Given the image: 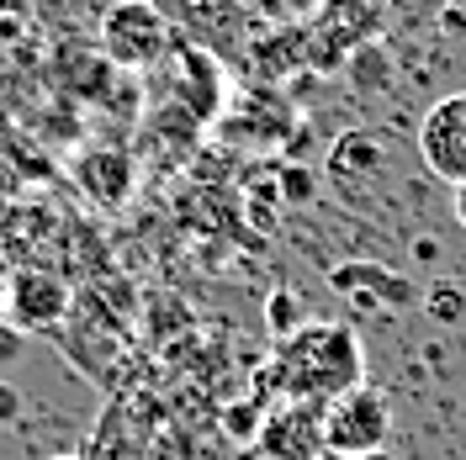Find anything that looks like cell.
<instances>
[{
    "mask_svg": "<svg viewBox=\"0 0 466 460\" xmlns=\"http://www.w3.org/2000/svg\"><path fill=\"white\" fill-rule=\"evenodd\" d=\"M101 48L122 69H148L170 48V22L159 0H112L101 11Z\"/></svg>",
    "mask_w": 466,
    "mask_h": 460,
    "instance_id": "obj_3",
    "label": "cell"
},
{
    "mask_svg": "<svg viewBox=\"0 0 466 460\" xmlns=\"http://www.w3.org/2000/svg\"><path fill=\"white\" fill-rule=\"evenodd\" d=\"M0 291H5V281H0Z\"/></svg>",
    "mask_w": 466,
    "mask_h": 460,
    "instance_id": "obj_18",
    "label": "cell"
},
{
    "mask_svg": "<svg viewBox=\"0 0 466 460\" xmlns=\"http://www.w3.org/2000/svg\"><path fill=\"white\" fill-rule=\"evenodd\" d=\"M0 302H5V317L22 334H48V328H58L69 317V286L58 275H48V270H16V275H5Z\"/></svg>",
    "mask_w": 466,
    "mask_h": 460,
    "instance_id": "obj_5",
    "label": "cell"
},
{
    "mask_svg": "<svg viewBox=\"0 0 466 460\" xmlns=\"http://www.w3.org/2000/svg\"><path fill=\"white\" fill-rule=\"evenodd\" d=\"M366 381V349L350 323H308L270 355V386L287 403L329 407Z\"/></svg>",
    "mask_w": 466,
    "mask_h": 460,
    "instance_id": "obj_1",
    "label": "cell"
},
{
    "mask_svg": "<svg viewBox=\"0 0 466 460\" xmlns=\"http://www.w3.org/2000/svg\"><path fill=\"white\" fill-rule=\"evenodd\" d=\"M430 307H435V313H430L435 323H456L466 302H461V291H445V286H435V291H430Z\"/></svg>",
    "mask_w": 466,
    "mask_h": 460,
    "instance_id": "obj_12",
    "label": "cell"
},
{
    "mask_svg": "<svg viewBox=\"0 0 466 460\" xmlns=\"http://www.w3.org/2000/svg\"><path fill=\"white\" fill-rule=\"evenodd\" d=\"M281 196H287V202H313V196H319V180H313V170H302V165H287V170H281Z\"/></svg>",
    "mask_w": 466,
    "mask_h": 460,
    "instance_id": "obj_10",
    "label": "cell"
},
{
    "mask_svg": "<svg viewBox=\"0 0 466 460\" xmlns=\"http://www.w3.org/2000/svg\"><path fill=\"white\" fill-rule=\"evenodd\" d=\"M413 255H419V259H435V255H440L435 238H419V244H413Z\"/></svg>",
    "mask_w": 466,
    "mask_h": 460,
    "instance_id": "obj_15",
    "label": "cell"
},
{
    "mask_svg": "<svg viewBox=\"0 0 466 460\" xmlns=\"http://www.w3.org/2000/svg\"><path fill=\"white\" fill-rule=\"evenodd\" d=\"M48 460H86V455H48Z\"/></svg>",
    "mask_w": 466,
    "mask_h": 460,
    "instance_id": "obj_17",
    "label": "cell"
},
{
    "mask_svg": "<svg viewBox=\"0 0 466 460\" xmlns=\"http://www.w3.org/2000/svg\"><path fill=\"white\" fill-rule=\"evenodd\" d=\"M387 434H392V403L371 381H360L355 392L323 407V455L329 460H355L371 455V450H387Z\"/></svg>",
    "mask_w": 466,
    "mask_h": 460,
    "instance_id": "obj_2",
    "label": "cell"
},
{
    "mask_svg": "<svg viewBox=\"0 0 466 460\" xmlns=\"http://www.w3.org/2000/svg\"><path fill=\"white\" fill-rule=\"evenodd\" d=\"M255 445L265 460H323V407L281 403V413L265 418Z\"/></svg>",
    "mask_w": 466,
    "mask_h": 460,
    "instance_id": "obj_6",
    "label": "cell"
},
{
    "mask_svg": "<svg viewBox=\"0 0 466 460\" xmlns=\"http://www.w3.org/2000/svg\"><path fill=\"white\" fill-rule=\"evenodd\" d=\"M22 355H27V334L11 317H0V365H16Z\"/></svg>",
    "mask_w": 466,
    "mask_h": 460,
    "instance_id": "obj_11",
    "label": "cell"
},
{
    "mask_svg": "<svg viewBox=\"0 0 466 460\" xmlns=\"http://www.w3.org/2000/svg\"><path fill=\"white\" fill-rule=\"evenodd\" d=\"M451 212H456V223L466 228V185H456V191H451Z\"/></svg>",
    "mask_w": 466,
    "mask_h": 460,
    "instance_id": "obj_14",
    "label": "cell"
},
{
    "mask_svg": "<svg viewBox=\"0 0 466 460\" xmlns=\"http://www.w3.org/2000/svg\"><path fill=\"white\" fill-rule=\"evenodd\" d=\"M419 159L451 191L466 185V90L440 95L424 112V122H419Z\"/></svg>",
    "mask_w": 466,
    "mask_h": 460,
    "instance_id": "obj_4",
    "label": "cell"
},
{
    "mask_svg": "<svg viewBox=\"0 0 466 460\" xmlns=\"http://www.w3.org/2000/svg\"><path fill=\"white\" fill-rule=\"evenodd\" d=\"M355 460H398V455H387V450H371V455H355Z\"/></svg>",
    "mask_w": 466,
    "mask_h": 460,
    "instance_id": "obj_16",
    "label": "cell"
},
{
    "mask_svg": "<svg viewBox=\"0 0 466 460\" xmlns=\"http://www.w3.org/2000/svg\"><path fill=\"white\" fill-rule=\"evenodd\" d=\"M265 328H270V339H276V345H287L291 334H302V328H308V323H302V296H297V291H270V296H265Z\"/></svg>",
    "mask_w": 466,
    "mask_h": 460,
    "instance_id": "obj_8",
    "label": "cell"
},
{
    "mask_svg": "<svg viewBox=\"0 0 466 460\" xmlns=\"http://www.w3.org/2000/svg\"><path fill=\"white\" fill-rule=\"evenodd\" d=\"M22 392L11 386V381H0V429H11V424H22Z\"/></svg>",
    "mask_w": 466,
    "mask_h": 460,
    "instance_id": "obj_13",
    "label": "cell"
},
{
    "mask_svg": "<svg viewBox=\"0 0 466 460\" xmlns=\"http://www.w3.org/2000/svg\"><path fill=\"white\" fill-rule=\"evenodd\" d=\"M223 429H228V439H233V445H255V439H260V429H265V413H260V403L228 407V413H223Z\"/></svg>",
    "mask_w": 466,
    "mask_h": 460,
    "instance_id": "obj_9",
    "label": "cell"
},
{
    "mask_svg": "<svg viewBox=\"0 0 466 460\" xmlns=\"http://www.w3.org/2000/svg\"><path fill=\"white\" fill-rule=\"evenodd\" d=\"M323 460H329V455H323Z\"/></svg>",
    "mask_w": 466,
    "mask_h": 460,
    "instance_id": "obj_19",
    "label": "cell"
},
{
    "mask_svg": "<svg viewBox=\"0 0 466 460\" xmlns=\"http://www.w3.org/2000/svg\"><path fill=\"white\" fill-rule=\"evenodd\" d=\"M80 185H86L90 196L101 206H122L127 202V185H133V165H127V154H86L80 165Z\"/></svg>",
    "mask_w": 466,
    "mask_h": 460,
    "instance_id": "obj_7",
    "label": "cell"
}]
</instances>
